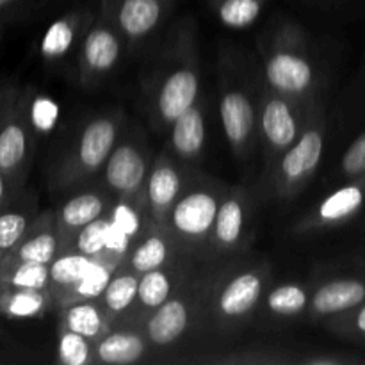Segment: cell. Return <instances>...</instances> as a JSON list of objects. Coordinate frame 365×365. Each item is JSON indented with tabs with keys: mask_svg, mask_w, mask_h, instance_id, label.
<instances>
[{
	"mask_svg": "<svg viewBox=\"0 0 365 365\" xmlns=\"http://www.w3.org/2000/svg\"><path fill=\"white\" fill-rule=\"evenodd\" d=\"M269 285L271 266L264 259L234 255L210 260L200 327L216 335L241 331L257 316Z\"/></svg>",
	"mask_w": 365,
	"mask_h": 365,
	"instance_id": "1",
	"label": "cell"
},
{
	"mask_svg": "<svg viewBox=\"0 0 365 365\" xmlns=\"http://www.w3.org/2000/svg\"><path fill=\"white\" fill-rule=\"evenodd\" d=\"M195 27L182 21L175 41L164 50L157 70L146 86L148 114L157 128L171 125L200 100V57L196 50Z\"/></svg>",
	"mask_w": 365,
	"mask_h": 365,
	"instance_id": "2",
	"label": "cell"
},
{
	"mask_svg": "<svg viewBox=\"0 0 365 365\" xmlns=\"http://www.w3.org/2000/svg\"><path fill=\"white\" fill-rule=\"evenodd\" d=\"M260 59L264 84L273 91L305 106L316 102L317 70L298 25L282 21L260 43Z\"/></svg>",
	"mask_w": 365,
	"mask_h": 365,
	"instance_id": "3",
	"label": "cell"
},
{
	"mask_svg": "<svg viewBox=\"0 0 365 365\" xmlns=\"http://www.w3.org/2000/svg\"><path fill=\"white\" fill-rule=\"evenodd\" d=\"M123 125L121 110H106L89 118L50 168V189L70 191L102 173Z\"/></svg>",
	"mask_w": 365,
	"mask_h": 365,
	"instance_id": "4",
	"label": "cell"
},
{
	"mask_svg": "<svg viewBox=\"0 0 365 365\" xmlns=\"http://www.w3.org/2000/svg\"><path fill=\"white\" fill-rule=\"evenodd\" d=\"M327 120L319 100L310 106L298 139L266 171V192L269 198L287 202L296 198L316 177L324 157Z\"/></svg>",
	"mask_w": 365,
	"mask_h": 365,
	"instance_id": "5",
	"label": "cell"
},
{
	"mask_svg": "<svg viewBox=\"0 0 365 365\" xmlns=\"http://www.w3.org/2000/svg\"><path fill=\"white\" fill-rule=\"evenodd\" d=\"M225 187L214 178L192 177L164 223L182 252L203 262H210V237Z\"/></svg>",
	"mask_w": 365,
	"mask_h": 365,
	"instance_id": "6",
	"label": "cell"
},
{
	"mask_svg": "<svg viewBox=\"0 0 365 365\" xmlns=\"http://www.w3.org/2000/svg\"><path fill=\"white\" fill-rule=\"evenodd\" d=\"M241 66L221 53L220 118L235 159L246 163L259 145V98Z\"/></svg>",
	"mask_w": 365,
	"mask_h": 365,
	"instance_id": "7",
	"label": "cell"
},
{
	"mask_svg": "<svg viewBox=\"0 0 365 365\" xmlns=\"http://www.w3.org/2000/svg\"><path fill=\"white\" fill-rule=\"evenodd\" d=\"M36 139L27 114V89L6 82L0 86V170L16 191L27 182Z\"/></svg>",
	"mask_w": 365,
	"mask_h": 365,
	"instance_id": "8",
	"label": "cell"
},
{
	"mask_svg": "<svg viewBox=\"0 0 365 365\" xmlns=\"http://www.w3.org/2000/svg\"><path fill=\"white\" fill-rule=\"evenodd\" d=\"M207 269L209 266H203L202 269L195 267L173 296L153 310L139 327L152 348H170L182 341L192 328L200 327Z\"/></svg>",
	"mask_w": 365,
	"mask_h": 365,
	"instance_id": "9",
	"label": "cell"
},
{
	"mask_svg": "<svg viewBox=\"0 0 365 365\" xmlns=\"http://www.w3.org/2000/svg\"><path fill=\"white\" fill-rule=\"evenodd\" d=\"M310 106L287 98L264 84L259 96V143L266 171L298 139Z\"/></svg>",
	"mask_w": 365,
	"mask_h": 365,
	"instance_id": "10",
	"label": "cell"
},
{
	"mask_svg": "<svg viewBox=\"0 0 365 365\" xmlns=\"http://www.w3.org/2000/svg\"><path fill=\"white\" fill-rule=\"evenodd\" d=\"M123 41L109 9L100 0L98 14L86 27L77 50L78 81L82 86H96L116 68Z\"/></svg>",
	"mask_w": 365,
	"mask_h": 365,
	"instance_id": "11",
	"label": "cell"
},
{
	"mask_svg": "<svg viewBox=\"0 0 365 365\" xmlns=\"http://www.w3.org/2000/svg\"><path fill=\"white\" fill-rule=\"evenodd\" d=\"M253 210V200L248 189L241 185L225 187L210 237V260L245 253L252 241Z\"/></svg>",
	"mask_w": 365,
	"mask_h": 365,
	"instance_id": "12",
	"label": "cell"
},
{
	"mask_svg": "<svg viewBox=\"0 0 365 365\" xmlns=\"http://www.w3.org/2000/svg\"><path fill=\"white\" fill-rule=\"evenodd\" d=\"M152 163L143 135L134 138L121 130L120 139L102 170L106 191L114 200H135L143 203V189Z\"/></svg>",
	"mask_w": 365,
	"mask_h": 365,
	"instance_id": "13",
	"label": "cell"
},
{
	"mask_svg": "<svg viewBox=\"0 0 365 365\" xmlns=\"http://www.w3.org/2000/svg\"><path fill=\"white\" fill-rule=\"evenodd\" d=\"M191 178L184 163L171 152H163L157 159H153L143 189V207L150 221L159 225L166 223L168 214L185 191Z\"/></svg>",
	"mask_w": 365,
	"mask_h": 365,
	"instance_id": "14",
	"label": "cell"
},
{
	"mask_svg": "<svg viewBox=\"0 0 365 365\" xmlns=\"http://www.w3.org/2000/svg\"><path fill=\"white\" fill-rule=\"evenodd\" d=\"M364 209L365 175L349 178V180H346V184L339 185L335 191L324 196L302 220L296 221L294 232L299 235H307L312 234V232L344 227L349 221L355 220Z\"/></svg>",
	"mask_w": 365,
	"mask_h": 365,
	"instance_id": "15",
	"label": "cell"
},
{
	"mask_svg": "<svg viewBox=\"0 0 365 365\" xmlns=\"http://www.w3.org/2000/svg\"><path fill=\"white\" fill-rule=\"evenodd\" d=\"M195 257H184L170 266L157 267V269L146 271L139 278V289L135 302L132 305L130 312L123 319V323L118 327H135L139 328L145 323L146 317L159 309L166 299L173 296V292L184 284L185 278L191 274L196 267Z\"/></svg>",
	"mask_w": 365,
	"mask_h": 365,
	"instance_id": "16",
	"label": "cell"
},
{
	"mask_svg": "<svg viewBox=\"0 0 365 365\" xmlns=\"http://www.w3.org/2000/svg\"><path fill=\"white\" fill-rule=\"evenodd\" d=\"M125 43H141L163 25L175 0H102Z\"/></svg>",
	"mask_w": 365,
	"mask_h": 365,
	"instance_id": "17",
	"label": "cell"
},
{
	"mask_svg": "<svg viewBox=\"0 0 365 365\" xmlns=\"http://www.w3.org/2000/svg\"><path fill=\"white\" fill-rule=\"evenodd\" d=\"M365 302V273L339 274L319 282L310 291L307 316L310 319H330L355 309Z\"/></svg>",
	"mask_w": 365,
	"mask_h": 365,
	"instance_id": "18",
	"label": "cell"
},
{
	"mask_svg": "<svg viewBox=\"0 0 365 365\" xmlns=\"http://www.w3.org/2000/svg\"><path fill=\"white\" fill-rule=\"evenodd\" d=\"M184 257H187V253L182 252V248L175 241L166 225L152 221L143 230V234L132 242L128 252L125 253L121 266L134 271V273L143 274L146 271L157 269V267L170 266V264L177 262Z\"/></svg>",
	"mask_w": 365,
	"mask_h": 365,
	"instance_id": "19",
	"label": "cell"
},
{
	"mask_svg": "<svg viewBox=\"0 0 365 365\" xmlns=\"http://www.w3.org/2000/svg\"><path fill=\"white\" fill-rule=\"evenodd\" d=\"M61 252H63V242L57 232L56 210H41L24 237L16 242L11 252L6 253L4 264H50Z\"/></svg>",
	"mask_w": 365,
	"mask_h": 365,
	"instance_id": "20",
	"label": "cell"
},
{
	"mask_svg": "<svg viewBox=\"0 0 365 365\" xmlns=\"http://www.w3.org/2000/svg\"><path fill=\"white\" fill-rule=\"evenodd\" d=\"M113 202V196L100 189H86L64 200L63 205L56 209V225L63 250L70 246L81 228L109 212Z\"/></svg>",
	"mask_w": 365,
	"mask_h": 365,
	"instance_id": "21",
	"label": "cell"
},
{
	"mask_svg": "<svg viewBox=\"0 0 365 365\" xmlns=\"http://www.w3.org/2000/svg\"><path fill=\"white\" fill-rule=\"evenodd\" d=\"M95 14V11L88 9V7L84 9L75 7L53 20L39 43V53H41L43 61L48 64H59L66 61L75 50H78L86 27Z\"/></svg>",
	"mask_w": 365,
	"mask_h": 365,
	"instance_id": "22",
	"label": "cell"
},
{
	"mask_svg": "<svg viewBox=\"0 0 365 365\" xmlns=\"http://www.w3.org/2000/svg\"><path fill=\"white\" fill-rule=\"evenodd\" d=\"M145 334L135 327H113L93 344V364L130 365L148 351Z\"/></svg>",
	"mask_w": 365,
	"mask_h": 365,
	"instance_id": "23",
	"label": "cell"
},
{
	"mask_svg": "<svg viewBox=\"0 0 365 365\" xmlns=\"http://www.w3.org/2000/svg\"><path fill=\"white\" fill-rule=\"evenodd\" d=\"M207 120L202 100L185 110L170 128L171 153L182 163H195L205 152Z\"/></svg>",
	"mask_w": 365,
	"mask_h": 365,
	"instance_id": "24",
	"label": "cell"
},
{
	"mask_svg": "<svg viewBox=\"0 0 365 365\" xmlns=\"http://www.w3.org/2000/svg\"><path fill=\"white\" fill-rule=\"evenodd\" d=\"M59 328L75 331L95 344L113 327L98 299H81L61 307Z\"/></svg>",
	"mask_w": 365,
	"mask_h": 365,
	"instance_id": "25",
	"label": "cell"
},
{
	"mask_svg": "<svg viewBox=\"0 0 365 365\" xmlns=\"http://www.w3.org/2000/svg\"><path fill=\"white\" fill-rule=\"evenodd\" d=\"M310 303V291L298 282L269 285L260 302L259 312L274 321L294 319L307 314Z\"/></svg>",
	"mask_w": 365,
	"mask_h": 365,
	"instance_id": "26",
	"label": "cell"
},
{
	"mask_svg": "<svg viewBox=\"0 0 365 365\" xmlns=\"http://www.w3.org/2000/svg\"><path fill=\"white\" fill-rule=\"evenodd\" d=\"M93 262H95L93 257L66 248L48 264V291L56 309H59L64 296L86 277Z\"/></svg>",
	"mask_w": 365,
	"mask_h": 365,
	"instance_id": "27",
	"label": "cell"
},
{
	"mask_svg": "<svg viewBox=\"0 0 365 365\" xmlns=\"http://www.w3.org/2000/svg\"><path fill=\"white\" fill-rule=\"evenodd\" d=\"M38 214L39 210L32 192L25 187L16 192V196L0 210V250L6 253L11 252Z\"/></svg>",
	"mask_w": 365,
	"mask_h": 365,
	"instance_id": "28",
	"label": "cell"
},
{
	"mask_svg": "<svg viewBox=\"0 0 365 365\" xmlns=\"http://www.w3.org/2000/svg\"><path fill=\"white\" fill-rule=\"evenodd\" d=\"M139 278H141V274L120 266L116 273H114V277L110 278L103 294L100 296L98 302L102 303L103 310H106L107 317H109L110 327L120 324V321H123L127 314L130 312L132 305L135 302V296H138Z\"/></svg>",
	"mask_w": 365,
	"mask_h": 365,
	"instance_id": "29",
	"label": "cell"
},
{
	"mask_svg": "<svg viewBox=\"0 0 365 365\" xmlns=\"http://www.w3.org/2000/svg\"><path fill=\"white\" fill-rule=\"evenodd\" d=\"M56 309L48 289H6L0 287V316L9 319L41 317Z\"/></svg>",
	"mask_w": 365,
	"mask_h": 365,
	"instance_id": "30",
	"label": "cell"
},
{
	"mask_svg": "<svg viewBox=\"0 0 365 365\" xmlns=\"http://www.w3.org/2000/svg\"><path fill=\"white\" fill-rule=\"evenodd\" d=\"M123 259V255H116V253L109 252H103L102 255L96 257L93 266L86 273V277L64 296L59 309L71 302H81V299H100V296L103 294L106 287L109 285L110 278L114 277V273L121 266Z\"/></svg>",
	"mask_w": 365,
	"mask_h": 365,
	"instance_id": "31",
	"label": "cell"
},
{
	"mask_svg": "<svg viewBox=\"0 0 365 365\" xmlns=\"http://www.w3.org/2000/svg\"><path fill=\"white\" fill-rule=\"evenodd\" d=\"M267 0H210L217 20L228 29H246L262 14Z\"/></svg>",
	"mask_w": 365,
	"mask_h": 365,
	"instance_id": "32",
	"label": "cell"
},
{
	"mask_svg": "<svg viewBox=\"0 0 365 365\" xmlns=\"http://www.w3.org/2000/svg\"><path fill=\"white\" fill-rule=\"evenodd\" d=\"M48 264L16 262L2 264L0 287L6 289H48Z\"/></svg>",
	"mask_w": 365,
	"mask_h": 365,
	"instance_id": "33",
	"label": "cell"
},
{
	"mask_svg": "<svg viewBox=\"0 0 365 365\" xmlns=\"http://www.w3.org/2000/svg\"><path fill=\"white\" fill-rule=\"evenodd\" d=\"M109 220L114 227L127 234L132 242L152 223L143 203L135 200H114L109 209Z\"/></svg>",
	"mask_w": 365,
	"mask_h": 365,
	"instance_id": "34",
	"label": "cell"
},
{
	"mask_svg": "<svg viewBox=\"0 0 365 365\" xmlns=\"http://www.w3.org/2000/svg\"><path fill=\"white\" fill-rule=\"evenodd\" d=\"M109 225H110V220H109V212H107L103 214L102 217H98V220L86 225L84 228H81L68 248L96 259V257H100L103 252H106V241H107V232H109Z\"/></svg>",
	"mask_w": 365,
	"mask_h": 365,
	"instance_id": "35",
	"label": "cell"
},
{
	"mask_svg": "<svg viewBox=\"0 0 365 365\" xmlns=\"http://www.w3.org/2000/svg\"><path fill=\"white\" fill-rule=\"evenodd\" d=\"M27 114L36 138L46 135L56 128L59 106L48 95H32L27 91Z\"/></svg>",
	"mask_w": 365,
	"mask_h": 365,
	"instance_id": "36",
	"label": "cell"
},
{
	"mask_svg": "<svg viewBox=\"0 0 365 365\" xmlns=\"http://www.w3.org/2000/svg\"><path fill=\"white\" fill-rule=\"evenodd\" d=\"M57 362L63 365L93 364V342L75 331L59 328L57 342Z\"/></svg>",
	"mask_w": 365,
	"mask_h": 365,
	"instance_id": "37",
	"label": "cell"
},
{
	"mask_svg": "<svg viewBox=\"0 0 365 365\" xmlns=\"http://www.w3.org/2000/svg\"><path fill=\"white\" fill-rule=\"evenodd\" d=\"M328 327L341 337L353 339V341H365V302L360 303L355 309L341 314V316L330 317Z\"/></svg>",
	"mask_w": 365,
	"mask_h": 365,
	"instance_id": "38",
	"label": "cell"
},
{
	"mask_svg": "<svg viewBox=\"0 0 365 365\" xmlns=\"http://www.w3.org/2000/svg\"><path fill=\"white\" fill-rule=\"evenodd\" d=\"M339 173L346 180L365 175V130L356 135L351 145L346 148L339 163Z\"/></svg>",
	"mask_w": 365,
	"mask_h": 365,
	"instance_id": "39",
	"label": "cell"
},
{
	"mask_svg": "<svg viewBox=\"0 0 365 365\" xmlns=\"http://www.w3.org/2000/svg\"><path fill=\"white\" fill-rule=\"evenodd\" d=\"M38 2H43V0H0V16L9 20L11 16L21 13L24 9H29Z\"/></svg>",
	"mask_w": 365,
	"mask_h": 365,
	"instance_id": "40",
	"label": "cell"
},
{
	"mask_svg": "<svg viewBox=\"0 0 365 365\" xmlns=\"http://www.w3.org/2000/svg\"><path fill=\"white\" fill-rule=\"evenodd\" d=\"M16 192L20 191H16V189L13 187V184H11L9 178L6 177V173L0 170V210H2L4 207H6L14 196H16Z\"/></svg>",
	"mask_w": 365,
	"mask_h": 365,
	"instance_id": "41",
	"label": "cell"
},
{
	"mask_svg": "<svg viewBox=\"0 0 365 365\" xmlns=\"http://www.w3.org/2000/svg\"><path fill=\"white\" fill-rule=\"evenodd\" d=\"M6 24H7L6 18L0 16V36H2V31H4V27H6Z\"/></svg>",
	"mask_w": 365,
	"mask_h": 365,
	"instance_id": "42",
	"label": "cell"
},
{
	"mask_svg": "<svg viewBox=\"0 0 365 365\" xmlns=\"http://www.w3.org/2000/svg\"><path fill=\"white\" fill-rule=\"evenodd\" d=\"M4 259H6V252H4V250H0V267H2Z\"/></svg>",
	"mask_w": 365,
	"mask_h": 365,
	"instance_id": "43",
	"label": "cell"
}]
</instances>
